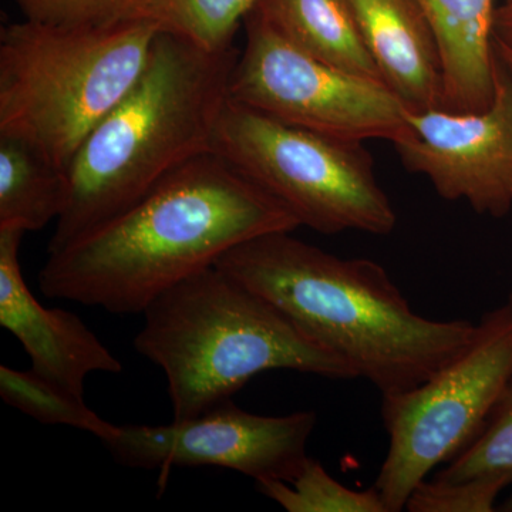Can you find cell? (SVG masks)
Listing matches in <instances>:
<instances>
[{"instance_id": "5b68a950", "label": "cell", "mask_w": 512, "mask_h": 512, "mask_svg": "<svg viewBox=\"0 0 512 512\" xmlns=\"http://www.w3.org/2000/svg\"><path fill=\"white\" fill-rule=\"evenodd\" d=\"M158 32L143 20L62 26L26 19L0 30V136L67 173L93 128L136 84Z\"/></svg>"}, {"instance_id": "2e32d148", "label": "cell", "mask_w": 512, "mask_h": 512, "mask_svg": "<svg viewBox=\"0 0 512 512\" xmlns=\"http://www.w3.org/2000/svg\"><path fill=\"white\" fill-rule=\"evenodd\" d=\"M262 0H138L127 19L178 37L202 52H229L235 33ZM126 19V20H127Z\"/></svg>"}, {"instance_id": "ffe728a7", "label": "cell", "mask_w": 512, "mask_h": 512, "mask_svg": "<svg viewBox=\"0 0 512 512\" xmlns=\"http://www.w3.org/2000/svg\"><path fill=\"white\" fill-rule=\"evenodd\" d=\"M510 487L500 478L467 481L424 480L407 500L410 512H491L498 495Z\"/></svg>"}, {"instance_id": "ac0fdd59", "label": "cell", "mask_w": 512, "mask_h": 512, "mask_svg": "<svg viewBox=\"0 0 512 512\" xmlns=\"http://www.w3.org/2000/svg\"><path fill=\"white\" fill-rule=\"evenodd\" d=\"M256 488L289 512H387L375 487H345L311 457L291 481H256Z\"/></svg>"}, {"instance_id": "9c48e42d", "label": "cell", "mask_w": 512, "mask_h": 512, "mask_svg": "<svg viewBox=\"0 0 512 512\" xmlns=\"http://www.w3.org/2000/svg\"><path fill=\"white\" fill-rule=\"evenodd\" d=\"M318 424L312 410L261 416L232 400L187 420L163 426H116L103 441L121 466L158 470L222 467L256 481H291L308 460L306 447Z\"/></svg>"}, {"instance_id": "ba28073f", "label": "cell", "mask_w": 512, "mask_h": 512, "mask_svg": "<svg viewBox=\"0 0 512 512\" xmlns=\"http://www.w3.org/2000/svg\"><path fill=\"white\" fill-rule=\"evenodd\" d=\"M229 79V97L325 136L392 144L409 134L403 103L383 82L338 69L292 43L258 10Z\"/></svg>"}, {"instance_id": "30bf717a", "label": "cell", "mask_w": 512, "mask_h": 512, "mask_svg": "<svg viewBox=\"0 0 512 512\" xmlns=\"http://www.w3.org/2000/svg\"><path fill=\"white\" fill-rule=\"evenodd\" d=\"M407 121L409 134L393 144L407 170L424 175L443 200L491 218L511 214L512 77L498 55L487 110L409 109Z\"/></svg>"}, {"instance_id": "44dd1931", "label": "cell", "mask_w": 512, "mask_h": 512, "mask_svg": "<svg viewBox=\"0 0 512 512\" xmlns=\"http://www.w3.org/2000/svg\"><path fill=\"white\" fill-rule=\"evenodd\" d=\"M26 19L62 26H106L126 20L138 0H15Z\"/></svg>"}, {"instance_id": "3957f363", "label": "cell", "mask_w": 512, "mask_h": 512, "mask_svg": "<svg viewBox=\"0 0 512 512\" xmlns=\"http://www.w3.org/2000/svg\"><path fill=\"white\" fill-rule=\"evenodd\" d=\"M237 57L234 49L212 55L158 33L136 84L67 170L69 198L49 254L127 210L173 171L214 154Z\"/></svg>"}, {"instance_id": "7402d4cb", "label": "cell", "mask_w": 512, "mask_h": 512, "mask_svg": "<svg viewBox=\"0 0 512 512\" xmlns=\"http://www.w3.org/2000/svg\"><path fill=\"white\" fill-rule=\"evenodd\" d=\"M494 45L512 53V9L500 6L494 18Z\"/></svg>"}, {"instance_id": "d4e9b609", "label": "cell", "mask_w": 512, "mask_h": 512, "mask_svg": "<svg viewBox=\"0 0 512 512\" xmlns=\"http://www.w3.org/2000/svg\"><path fill=\"white\" fill-rule=\"evenodd\" d=\"M501 6H504V8L512 9V0H503V5Z\"/></svg>"}, {"instance_id": "277c9868", "label": "cell", "mask_w": 512, "mask_h": 512, "mask_svg": "<svg viewBox=\"0 0 512 512\" xmlns=\"http://www.w3.org/2000/svg\"><path fill=\"white\" fill-rule=\"evenodd\" d=\"M143 316L134 349L163 370L173 420L232 400L271 370L357 379L345 360L218 266L168 289Z\"/></svg>"}, {"instance_id": "52a82bcc", "label": "cell", "mask_w": 512, "mask_h": 512, "mask_svg": "<svg viewBox=\"0 0 512 512\" xmlns=\"http://www.w3.org/2000/svg\"><path fill=\"white\" fill-rule=\"evenodd\" d=\"M512 383V303L484 313L460 356L409 392L382 396L389 450L376 488L387 512L406 510L414 488L466 450Z\"/></svg>"}, {"instance_id": "484cf974", "label": "cell", "mask_w": 512, "mask_h": 512, "mask_svg": "<svg viewBox=\"0 0 512 512\" xmlns=\"http://www.w3.org/2000/svg\"><path fill=\"white\" fill-rule=\"evenodd\" d=\"M508 301L512 303V292L510 293V296H508Z\"/></svg>"}, {"instance_id": "5bb4252c", "label": "cell", "mask_w": 512, "mask_h": 512, "mask_svg": "<svg viewBox=\"0 0 512 512\" xmlns=\"http://www.w3.org/2000/svg\"><path fill=\"white\" fill-rule=\"evenodd\" d=\"M256 10L309 55L383 82L349 0H262Z\"/></svg>"}, {"instance_id": "7c38bea8", "label": "cell", "mask_w": 512, "mask_h": 512, "mask_svg": "<svg viewBox=\"0 0 512 512\" xmlns=\"http://www.w3.org/2000/svg\"><path fill=\"white\" fill-rule=\"evenodd\" d=\"M383 83L410 110L443 109L436 37L417 0H349Z\"/></svg>"}, {"instance_id": "8992f818", "label": "cell", "mask_w": 512, "mask_h": 512, "mask_svg": "<svg viewBox=\"0 0 512 512\" xmlns=\"http://www.w3.org/2000/svg\"><path fill=\"white\" fill-rule=\"evenodd\" d=\"M214 154L320 234L396 229V210L359 141L292 126L229 97Z\"/></svg>"}, {"instance_id": "603a6c76", "label": "cell", "mask_w": 512, "mask_h": 512, "mask_svg": "<svg viewBox=\"0 0 512 512\" xmlns=\"http://www.w3.org/2000/svg\"><path fill=\"white\" fill-rule=\"evenodd\" d=\"M495 52H497L498 57H500L501 60H503V63L505 64V67H507L508 72H510L512 77V53L505 52V50L498 49L497 46H495Z\"/></svg>"}, {"instance_id": "9a60e30c", "label": "cell", "mask_w": 512, "mask_h": 512, "mask_svg": "<svg viewBox=\"0 0 512 512\" xmlns=\"http://www.w3.org/2000/svg\"><path fill=\"white\" fill-rule=\"evenodd\" d=\"M67 173L18 138L0 136V228L39 231L63 214Z\"/></svg>"}, {"instance_id": "4fadbf2b", "label": "cell", "mask_w": 512, "mask_h": 512, "mask_svg": "<svg viewBox=\"0 0 512 512\" xmlns=\"http://www.w3.org/2000/svg\"><path fill=\"white\" fill-rule=\"evenodd\" d=\"M436 37L443 109L480 113L494 100L495 0H417Z\"/></svg>"}, {"instance_id": "6da1fadb", "label": "cell", "mask_w": 512, "mask_h": 512, "mask_svg": "<svg viewBox=\"0 0 512 512\" xmlns=\"http://www.w3.org/2000/svg\"><path fill=\"white\" fill-rule=\"evenodd\" d=\"M301 227L217 154L195 158L127 210L50 252L37 284L50 299L143 315L168 289L249 239Z\"/></svg>"}, {"instance_id": "7a4b0ae2", "label": "cell", "mask_w": 512, "mask_h": 512, "mask_svg": "<svg viewBox=\"0 0 512 512\" xmlns=\"http://www.w3.org/2000/svg\"><path fill=\"white\" fill-rule=\"evenodd\" d=\"M215 266L275 305L382 396L427 382L476 338L470 320L414 312L372 259L340 258L292 232L249 239Z\"/></svg>"}, {"instance_id": "8fae6325", "label": "cell", "mask_w": 512, "mask_h": 512, "mask_svg": "<svg viewBox=\"0 0 512 512\" xmlns=\"http://www.w3.org/2000/svg\"><path fill=\"white\" fill-rule=\"evenodd\" d=\"M23 235L19 229L0 228V325L19 340L35 372L84 396L87 377L119 375L123 363L79 316L37 301L20 266Z\"/></svg>"}, {"instance_id": "cb8c5ba5", "label": "cell", "mask_w": 512, "mask_h": 512, "mask_svg": "<svg viewBox=\"0 0 512 512\" xmlns=\"http://www.w3.org/2000/svg\"><path fill=\"white\" fill-rule=\"evenodd\" d=\"M501 510L512 512V495L508 500L504 501L503 505H501Z\"/></svg>"}, {"instance_id": "e0dca14e", "label": "cell", "mask_w": 512, "mask_h": 512, "mask_svg": "<svg viewBox=\"0 0 512 512\" xmlns=\"http://www.w3.org/2000/svg\"><path fill=\"white\" fill-rule=\"evenodd\" d=\"M0 397L9 406L40 423L87 431L101 441L116 430V424L101 419L87 406L84 396L46 379L32 367L16 370L0 366Z\"/></svg>"}, {"instance_id": "d6986e66", "label": "cell", "mask_w": 512, "mask_h": 512, "mask_svg": "<svg viewBox=\"0 0 512 512\" xmlns=\"http://www.w3.org/2000/svg\"><path fill=\"white\" fill-rule=\"evenodd\" d=\"M433 478L450 483L500 478L512 485V383L477 439Z\"/></svg>"}]
</instances>
